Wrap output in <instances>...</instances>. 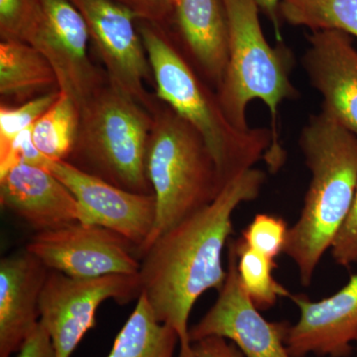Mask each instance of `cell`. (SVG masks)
Wrapping results in <instances>:
<instances>
[{
    "mask_svg": "<svg viewBox=\"0 0 357 357\" xmlns=\"http://www.w3.org/2000/svg\"><path fill=\"white\" fill-rule=\"evenodd\" d=\"M18 357H56L51 338L41 323L21 347Z\"/></svg>",
    "mask_w": 357,
    "mask_h": 357,
    "instance_id": "obj_29",
    "label": "cell"
},
{
    "mask_svg": "<svg viewBox=\"0 0 357 357\" xmlns=\"http://www.w3.org/2000/svg\"><path fill=\"white\" fill-rule=\"evenodd\" d=\"M39 10L40 0H0V38L24 42Z\"/></svg>",
    "mask_w": 357,
    "mask_h": 357,
    "instance_id": "obj_25",
    "label": "cell"
},
{
    "mask_svg": "<svg viewBox=\"0 0 357 357\" xmlns=\"http://www.w3.org/2000/svg\"><path fill=\"white\" fill-rule=\"evenodd\" d=\"M255 1L260 13L264 14L273 25L277 40L279 42H283L280 31V15H279V6L281 0H255Z\"/></svg>",
    "mask_w": 357,
    "mask_h": 357,
    "instance_id": "obj_30",
    "label": "cell"
},
{
    "mask_svg": "<svg viewBox=\"0 0 357 357\" xmlns=\"http://www.w3.org/2000/svg\"><path fill=\"white\" fill-rule=\"evenodd\" d=\"M289 229L283 218L258 213L243 229L241 238L256 252L276 261L277 257L285 251Z\"/></svg>",
    "mask_w": 357,
    "mask_h": 357,
    "instance_id": "obj_24",
    "label": "cell"
},
{
    "mask_svg": "<svg viewBox=\"0 0 357 357\" xmlns=\"http://www.w3.org/2000/svg\"><path fill=\"white\" fill-rule=\"evenodd\" d=\"M227 275L218 299L199 323L190 328L192 344L208 337L232 342L244 357H292L289 354L288 321H269L244 292L236 252L227 243Z\"/></svg>",
    "mask_w": 357,
    "mask_h": 357,
    "instance_id": "obj_11",
    "label": "cell"
},
{
    "mask_svg": "<svg viewBox=\"0 0 357 357\" xmlns=\"http://www.w3.org/2000/svg\"><path fill=\"white\" fill-rule=\"evenodd\" d=\"M89 41L83 16L69 0H40L38 17L24 42L50 63L59 91L79 107L107 79L89 58Z\"/></svg>",
    "mask_w": 357,
    "mask_h": 357,
    "instance_id": "obj_8",
    "label": "cell"
},
{
    "mask_svg": "<svg viewBox=\"0 0 357 357\" xmlns=\"http://www.w3.org/2000/svg\"><path fill=\"white\" fill-rule=\"evenodd\" d=\"M176 39L202 77L217 91L229 57V28L223 0H178Z\"/></svg>",
    "mask_w": 357,
    "mask_h": 357,
    "instance_id": "obj_17",
    "label": "cell"
},
{
    "mask_svg": "<svg viewBox=\"0 0 357 357\" xmlns=\"http://www.w3.org/2000/svg\"><path fill=\"white\" fill-rule=\"evenodd\" d=\"M280 20L312 32L337 30L357 38V0H281Z\"/></svg>",
    "mask_w": 357,
    "mask_h": 357,
    "instance_id": "obj_21",
    "label": "cell"
},
{
    "mask_svg": "<svg viewBox=\"0 0 357 357\" xmlns=\"http://www.w3.org/2000/svg\"><path fill=\"white\" fill-rule=\"evenodd\" d=\"M0 204L36 234L83 222L74 195L42 166L16 163L0 173Z\"/></svg>",
    "mask_w": 357,
    "mask_h": 357,
    "instance_id": "obj_15",
    "label": "cell"
},
{
    "mask_svg": "<svg viewBox=\"0 0 357 357\" xmlns=\"http://www.w3.org/2000/svg\"><path fill=\"white\" fill-rule=\"evenodd\" d=\"M300 312L290 325L287 349L292 357H349L357 344V274L330 297L312 301L291 294Z\"/></svg>",
    "mask_w": 357,
    "mask_h": 357,
    "instance_id": "obj_13",
    "label": "cell"
},
{
    "mask_svg": "<svg viewBox=\"0 0 357 357\" xmlns=\"http://www.w3.org/2000/svg\"><path fill=\"white\" fill-rule=\"evenodd\" d=\"M79 126V107L69 96L60 91L57 100L32 128L34 146L45 158L69 159Z\"/></svg>",
    "mask_w": 357,
    "mask_h": 357,
    "instance_id": "obj_20",
    "label": "cell"
},
{
    "mask_svg": "<svg viewBox=\"0 0 357 357\" xmlns=\"http://www.w3.org/2000/svg\"><path fill=\"white\" fill-rule=\"evenodd\" d=\"M152 126V112L107 77L79 107L67 161L126 191L153 195L145 169Z\"/></svg>",
    "mask_w": 357,
    "mask_h": 357,
    "instance_id": "obj_6",
    "label": "cell"
},
{
    "mask_svg": "<svg viewBox=\"0 0 357 357\" xmlns=\"http://www.w3.org/2000/svg\"><path fill=\"white\" fill-rule=\"evenodd\" d=\"M55 72L34 47L22 41L0 42V96L20 103L57 91Z\"/></svg>",
    "mask_w": 357,
    "mask_h": 357,
    "instance_id": "obj_18",
    "label": "cell"
},
{
    "mask_svg": "<svg viewBox=\"0 0 357 357\" xmlns=\"http://www.w3.org/2000/svg\"><path fill=\"white\" fill-rule=\"evenodd\" d=\"M140 295L139 273L77 279L49 270L40 298V323L51 338L56 357L72 356L95 328L96 311L102 303L128 304Z\"/></svg>",
    "mask_w": 357,
    "mask_h": 357,
    "instance_id": "obj_7",
    "label": "cell"
},
{
    "mask_svg": "<svg viewBox=\"0 0 357 357\" xmlns=\"http://www.w3.org/2000/svg\"><path fill=\"white\" fill-rule=\"evenodd\" d=\"M130 9L138 20L149 21L171 28L175 3L173 0H116Z\"/></svg>",
    "mask_w": 357,
    "mask_h": 357,
    "instance_id": "obj_27",
    "label": "cell"
},
{
    "mask_svg": "<svg viewBox=\"0 0 357 357\" xmlns=\"http://www.w3.org/2000/svg\"><path fill=\"white\" fill-rule=\"evenodd\" d=\"M302 65L321 109L357 137V49L351 35L337 30L312 32Z\"/></svg>",
    "mask_w": 357,
    "mask_h": 357,
    "instance_id": "obj_14",
    "label": "cell"
},
{
    "mask_svg": "<svg viewBox=\"0 0 357 357\" xmlns=\"http://www.w3.org/2000/svg\"><path fill=\"white\" fill-rule=\"evenodd\" d=\"M60 91H50L20 105L1 102L0 107V153L6 151L21 132L32 128L57 100Z\"/></svg>",
    "mask_w": 357,
    "mask_h": 357,
    "instance_id": "obj_23",
    "label": "cell"
},
{
    "mask_svg": "<svg viewBox=\"0 0 357 357\" xmlns=\"http://www.w3.org/2000/svg\"><path fill=\"white\" fill-rule=\"evenodd\" d=\"M49 269L29 251L0 260V357L20 352L40 323V298Z\"/></svg>",
    "mask_w": 357,
    "mask_h": 357,
    "instance_id": "obj_16",
    "label": "cell"
},
{
    "mask_svg": "<svg viewBox=\"0 0 357 357\" xmlns=\"http://www.w3.org/2000/svg\"><path fill=\"white\" fill-rule=\"evenodd\" d=\"M137 28L157 98L201 134L215 160L222 187L264 160L273 143L271 129L243 131L234 128L217 93L195 69L171 28L145 20H138Z\"/></svg>",
    "mask_w": 357,
    "mask_h": 357,
    "instance_id": "obj_2",
    "label": "cell"
},
{
    "mask_svg": "<svg viewBox=\"0 0 357 357\" xmlns=\"http://www.w3.org/2000/svg\"><path fill=\"white\" fill-rule=\"evenodd\" d=\"M49 270L77 279L139 273L136 248L121 234L96 225L75 222L38 232L25 248Z\"/></svg>",
    "mask_w": 357,
    "mask_h": 357,
    "instance_id": "obj_10",
    "label": "cell"
},
{
    "mask_svg": "<svg viewBox=\"0 0 357 357\" xmlns=\"http://www.w3.org/2000/svg\"><path fill=\"white\" fill-rule=\"evenodd\" d=\"M265 182L266 173L256 168L234 178L213 203L157 237L140 257L141 293L157 321L177 332L178 357H194L188 325L192 307L227 279L222 252L234 231L232 215L257 199Z\"/></svg>",
    "mask_w": 357,
    "mask_h": 357,
    "instance_id": "obj_1",
    "label": "cell"
},
{
    "mask_svg": "<svg viewBox=\"0 0 357 357\" xmlns=\"http://www.w3.org/2000/svg\"><path fill=\"white\" fill-rule=\"evenodd\" d=\"M229 243L236 252L241 287L260 312L272 309L280 298H290L292 293L275 279L276 261L256 252L241 237Z\"/></svg>",
    "mask_w": 357,
    "mask_h": 357,
    "instance_id": "obj_22",
    "label": "cell"
},
{
    "mask_svg": "<svg viewBox=\"0 0 357 357\" xmlns=\"http://www.w3.org/2000/svg\"><path fill=\"white\" fill-rule=\"evenodd\" d=\"M178 344L177 332L157 321L146 297L141 293L107 357H174Z\"/></svg>",
    "mask_w": 357,
    "mask_h": 357,
    "instance_id": "obj_19",
    "label": "cell"
},
{
    "mask_svg": "<svg viewBox=\"0 0 357 357\" xmlns=\"http://www.w3.org/2000/svg\"><path fill=\"white\" fill-rule=\"evenodd\" d=\"M152 114L145 169L156 217L139 259L157 237L213 203L223 188L201 134L160 100Z\"/></svg>",
    "mask_w": 357,
    "mask_h": 357,
    "instance_id": "obj_5",
    "label": "cell"
},
{
    "mask_svg": "<svg viewBox=\"0 0 357 357\" xmlns=\"http://www.w3.org/2000/svg\"><path fill=\"white\" fill-rule=\"evenodd\" d=\"M173 1H174V3H175V4H176V2H178V0H173Z\"/></svg>",
    "mask_w": 357,
    "mask_h": 357,
    "instance_id": "obj_31",
    "label": "cell"
},
{
    "mask_svg": "<svg viewBox=\"0 0 357 357\" xmlns=\"http://www.w3.org/2000/svg\"><path fill=\"white\" fill-rule=\"evenodd\" d=\"M356 357H357V344H356Z\"/></svg>",
    "mask_w": 357,
    "mask_h": 357,
    "instance_id": "obj_32",
    "label": "cell"
},
{
    "mask_svg": "<svg viewBox=\"0 0 357 357\" xmlns=\"http://www.w3.org/2000/svg\"><path fill=\"white\" fill-rule=\"evenodd\" d=\"M38 166L54 174L74 195L83 211L82 222L121 234L136 248L138 256L153 229V195L126 191L66 160L53 161L44 157Z\"/></svg>",
    "mask_w": 357,
    "mask_h": 357,
    "instance_id": "obj_12",
    "label": "cell"
},
{
    "mask_svg": "<svg viewBox=\"0 0 357 357\" xmlns=\"http://www.w3.org/2000/svg\"><path fill=\"white\" fill-rule=\"evenodd\" d=\"M194 357H244L243 352L220 337H208L192 344Z\"/></svg>",
    "mask_w": 357,
    "mask_h": 357,
    "instance_id": "obj_28",
    "label": "cell"
},
{
    "mask_svg": "<svg viewBox=\"0 0 357 357\" xmlns=\"http://www.w3.org/2000/svg\"><path fill=\"white\" fill-rule=\"evenodd\" d=\"M83 16L98 57L112 83L149 112L155 100L146 91L153 82L151 67L138 31V17L116 0H69Z\"/></svg>",
    "mask_w": 357,
    "mask_h": 357,
    "instance_id": "obj_9",
    "label": "cell"
},
{
    "mask_svg": "<svg viewBox=\"0 0 357 357\" xmlns=\"http://www.w3.org/2000/svg\"><path fill=\"white\" fill-rule=\"evenodd\" d=\"M229 28V57L217 93L218 102L230 123L249 130L246 109L249 102L262 100L271 114L273 143L264 161L276 173L286 154L278 136V109L284 100H295L299 91L290 79L293 55L283 42L272 47L260 23L255 0H223Z\"/></svg>",
    "mask_w": 357,
    "mask_h": 357,
    "instance_id": "obj_4",
    "label": "cell"
},
{
    "mask_svg": "<svg viewBox=\"0 0 357 357\" xmlns=\"http://www.w3.org/2000/svg\"><path fill=\"white\" fill-rule=\"evenodd\" d=\"M331 255L340 266L357 264V185L351 210L331 246Z\"/></svg>",
    "mask_w": 357,
    "mask_h": 357,
    "instance_id": "obj_26",
    "label": "cell"
},
{
    "mask_svg": "<svg viewBox=\"0 0 357 357\" xmlns=\"http://www.w3.org/2000/svg\"><path fill=\"white\" fill-rule=\"evenodd\" d=\"M301 151L311 182L300 218L289 229L284 255L311 285L317 267L351 210L357 185V137L321 110L301 131Z\"/></svg>",
    "mask_w": 357,
    "mask_h": 357,
    "instance_id": "obj_3",
    "label": "cell"
}]
</instances>
